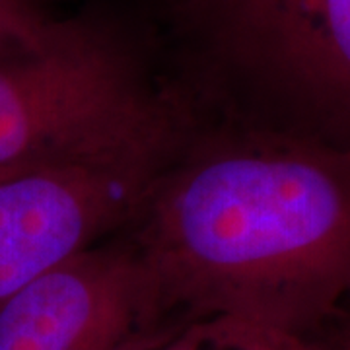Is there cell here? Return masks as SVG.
I'll list each match as a JSON object with an SVG mask.
<instances>
[{
    "label": "cell",
    "instance_id": "6da1fadb",
    "mask_svg": "<svg viewBox=\"0 0 350 350\" xmlns=\"http://www.w3.org/2000/svg\"><path fill=\"white\" fill-rule=\"evenodd\" d=\"M142 259L170 310L304 337L350 294V152L214 156L162 191Z\"/></svg>",
    "mask_w": 350,
    "mask_h": 350
},
{
    "label": "cell",
    "instance_id": "7a4b0ae2",
    "mask_svg": "<svg viewBox=\"0 0 350 350\" xmlns=\"http://www.w3.org/2000/svg\"><path fill=\"white\" fill-rule=\"evenodd\" d=\"M165 125L126 61L84 27L0 61V170L150 172Z\"/></svg>",
    "mask_w": 350,
    "mask_h": 350
},
{
    "label": "cell",
    "instance_id": "3957f363",
    "mask_svg": "<svg viewBox=\"0 0 350 350\" xmlns=\"http://www.w3.org/2000/svg\"><path fill=\"white\" fill-rule=\"evenodd\" d=\"M170 312L140 251H78L0 306V350H156Z\"/></svg>",
    "mask_w": 350,
    "mask_h": 350
},
{
    "label": "cell",
    "instance_id": "277c9868",
    "mask_svg": "<svg viewBox=\"0 0 350 350\" xmlns=\"http://www.w3.org/2000/svg\"><path fill=\"white\" fill-rule=\"evenodd\" d=\"M150 172L43 165L0 181V306L119 222Z\"/></svg>",
    "mask_w": 350,
    "mask_h": 350
},
{
    "label": "cell",
    "instance_id": "5b68a950",
    "mask_svg": "<svg viewBox=\"0 0 350 350\" xmlns=\"http://www.w3.org/2000/svg\"><path fill=\"white\" fill-rule=\"evenodd\" d=\"M271 75L350 111V0H312Z\"/></svg>",
    "mask_w": 350,
    "mask_h": 350
},
{
    "label": "cell",
    "instance_id": "8992f818",
    "mask_svg": "<svg viewBox=\"0 0 350 350\" xmlns=\"http://www.w3.org/2000/svg\"><path fill=\"white\" fill-rule=\"evenodd\" d=\"M228 53L273 72L312 0H189Z\"/></svg>",
    "mask_w": 350,
    "mask_h": 350
},
{
    "label": "cell",
    "instance_id": "52a82bcc",
    "mask_svg": "<svg viewBox=\"0 0 350 350\" xmlns=\"http://www.w3.org/2000/svg\"><path fill=\"white\" fill-rule=\"evenodd\" d=\"M156 350H313L306 338L236 315H202Z\"/></svg>",
    "mask_w": 350,
    "mask_h": 350
},
{
    "label": "cell",
    "instance_id": "ba28073f",
    "mask_svg": "<svg viewBox=\"0 0 350 350\" xmlns=\"http://www.w3.org/2000/svg\"><path fill=\"white\" fill-rule=\"evenodd\" d=\"M61 25L39 14L27 0H0V61L47 45Z\"/></svg>",
    "mask_w": 350,
    "mask_h": 350
},
{
    "label": "cell",
    "instance_id": "9c48e42d",
    "mask_svg": "<svg viewBox=\"0 0 350 350\" xmlns=\"http://www.w3.org/2000/svg\"><path fill=\"white\" fill-rule=\"evenodd\" d=\"M25 170H33V167H10V170H0V181H4V179H8V177H12L16 174H22Z\"/></svg>",
    "mask_w": 350,
    "mask_h": 350
},
{
    "label": "cell",
    "instance_id": "30bf717a",
    "mask_svg": "<svg viewBox=\"0 0 350 350\" xmlns=\"http://www.w3.org/2000/svg\"><path fill=\"white\" fill-rule=\"evenodd\" d=\"M349 350H350V349H349Z\"/></svg>",
    "mask_w": 350,
    "mask_h": 350
}]
</instances>
